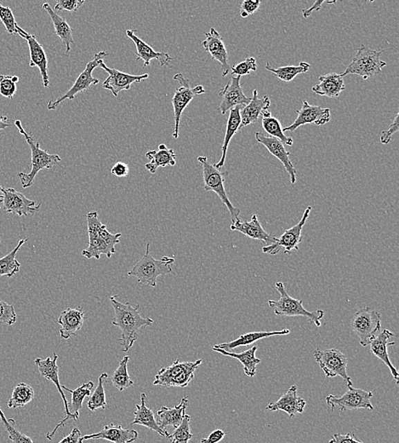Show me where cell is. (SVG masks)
Instances as JSON below:
<instances>
[{
	"mask_svg": "<svg viewBox=\"0 0 399 443\" xmlns=\"http://www.w3.org/2000/svg\"><path fill=\"white\" fill-rule=\"evenodd\" d=\"M319 83L312 88L314 93L330 98L340 97L346 86L342 73H330L319 77Z\"/></svg>",
	"mask_w": 399,
	"mask_h": 443,
	"instance_id": "cell-29",
	"label": "cell"
},
{
	"mask_svg": "<svg viewBox=\"0 0 399 443\" xmlns=\"http://www.w3.org/2000/svg\"><path fill=\"white\" fill-rule=\"evenodd\" d=\"M115 313L113 320V326L118 327L122 331V337L119 339L122 347V352H127L134 345L138 339V332L140 329L150 327L154 324V320L143 318L139 313V305H132L130 302H121L119 296L110 297Z\"/></svg>",
	"mask_w": 399,
	"mask_h": 443,
	"instance_id": "cell-1",
	"label": "cell"
},
{
	"mask_svg": "<svg viewBox=\"0 0 399 443\" xmlns=\"http://www.w3.org/2000/svg\"><path fill=\"white\" fill-rule=\"evenodd\" d=\"M311 212V206H308L299 223L289 230L284 231L279 238H277L276 242L272 245L262 247V252L270 255H276L282 250L286 254H290L293 250L298 251L299 244L301 243L302 239L303 228H304Z\"/></svg>",
	"mask_w": 399,
	"mask_h": 443,
	"instance_id": "cell-12",
	"label": "cell"
},
{
	"mask_svg": "<svg viewBox=\"0 0 399 443\" xmlns=\"http://www.w3.org/2000/svg\"><path fill=\"white\" fill-rule=\"evenodd\" d=\"M261 6L260 0L252 1V0H245L240 6V16L243 18L248 17L257 12Z\"/></svg>",
	"mask_w": 399,
	"mask_h": 443,
	"instance_id": "cell-52",
	"label": "cell"
},
{
	"mask_svg": "<svg viewBox=\"0 0 399 443\" xmlns=\"http://www.w3.org/2000/svg\"><path fill=\"white\" fill-rule=\"evenodd\" d=\"M240 79L241 77L232 76L226 87L221 89L218 94L221 98L219 109L223 116L235 107H245L250 102L251 98H247L243 93V89L240 86Z\"/></svg>",
	"mask_w": 399,
	"mask_h": 443,
	"instance_id": "cell-19",
	"label": "cell"
},
{
	"mask_svg": "<svg viewBox=\"0 0 399 443\" xmlns=\"http://www.w3.org/2000/svg\"><path fill=\"white\" fill-rule=\"evenodd\" d=\"M17 84L13 81V76L0 75V94L3 98H13L16 94Z\"/></svg>",
	"mask_w": 399,
	"mask_h": 443,
	"instance_id": "cell-50",
	"label": "cell"
},
{
	"mask_svg": "<svg viewBox=\"0 0 399 443\" xmlns=\"http://www.w3.org/2000/svg\"><path fill=\"white\" fill-rule=\"evenodd\" d=\"M243 108L242 106L235 107L234 109L230 110L227 123L226 134H225L224 142L223 147H221V151H223V155H221V160L218 161V163L215 165V168L218 170H221L223 168L225 161H226L227 153L228 150L229 143L234 138L236 133L240 130V125H241V116H240V111Z\"/></svg>",
	"mask_w": 399,
	"mask_h": 443,
	"instance_id": "cell-36",
	"label": "cell"
},
{
	"mask_svg": "<svg viewBox=\"0 0 399 443\" xmlns=\"http://www.w3.org/2000/svg\"><path fill=\"white\" fill-rule=\"evenodd\" d=\"M324 3V1H316L313 3V6L311 7V8L302 10L303 17H304L305 18H308L310 16H311L313 11H319Z\"/></svg>",
	"mask_w": 399,
	"mask_h": 443,
	"instance_id": "cell-58",
	"label": "cell"
},
{
	"mask_svg": "<svg viewBox=\"0 0 399 443\" xmlns=\"http://www.w3.org/2000/svg\"><path fill=\"white\" fill-rule=\"evenodd\" d=\"M226 433L221 430H216L207 438L201 439V443H218L224 438Z\"/></svg>",
	"mask_w": 399,
	"mask_h": 443,
	"instance_id": "cell-57",
	"label": "cell"
},
{
	"mask_svg": "<svg viewBox=\"0 0 399 443\" xmlns=\"http://www.w3.org/2000/svg\"><path fill=\"white\" fill-rule=\"evenodd\" d=\"M257 141L262 144V145L267 147L268 152L273 155V156L278 159V160L282 163L286 168L288 174L290 177V182L292 184L297 183V170L292 164L290 157L291 154L288 152L286 147L279 139L272 138V136H268L262 134L261 132H257L254 134Z\"/></svg>",
	"mask_w": 399,
	"mask_h": 443,
	"instance_id": "cell-20",
	"label": "cell"
},
{
	"mask_svg": "<svg viewBox=\"0 0 399 443\" xmlns=\"http://www.w3.org/2000/svg\"><path fill=\"white\" fill-rule=\"evenodd\" d=\"M395 337L393 332L389 330H383L380 334L376 335L371 342L369 343V350L382 361L384 364L389 368L391 375H393L397 385L399 383V374L397 368L394 367L389 358V347L396 345L395 342H389V339Z\"/></svg>",
	"mask_w": 399,
	"mask_h": 443,
	"instance_id": "cell-23",
	"label": "cell"
},
{
	"mask_svg": "<svg viewBox=\"0 0 399 443\" xmlns=\"http://www.w3.org/2000/svg\"><path fill=\"white\" fill-rule=\"evenodd\" d=\"M230 228L232 231L241 233V234L246 235L250 239L264 242L265 246H271L277 241V238L275 236L269 235L262 228L257 214H254L249 222L239 220L235 223H232Z\"/></svg>",
	"mask_w": 399,
	"mask_h": 443,
	"instance_id": "cell-26",
	"label": "cell"
},
{
	"mask_svg": "<svg viewBox=\"0 0 399 443\" xmlns=\"http://www.w3.org/2000/svg\"><path fill=\"white\" fill-rule=\"evenodd\" d=\"M290 330L287 329V328L280 331L248 332V334H242L236 341L221 343V345L214 347L229 352V350L238 348L240 346H249L262 338L272 337V336L288 335L290 334Z\"/></svg>",
	"mask_w": 399,
	"mask_h": 443,
	"instance_id": "cell-34",
	"label": "cell"
},
{
	"mask_svg": "<svg viewBox=\"0 0 399 443\" xmlns=\"http://www.w3.org/2000/svg\"><path fill=\"white\" fill-rule=\"evenodd\" d=\"M0 419L3 426L5 427V430L7 433L9 434V438L13 443H33L32 439L28 435L22 434L21 432L17 429L16 421L13 419H7L5 413L2 411L1 406H0Z\"/></svg>",
	"mask_w": 399,
	"mask_h": 443,
	"instance_id": "cell-45",
	"label": "cell"
},
{
	"mask_svg": "<svg viewBox=\"0 0 399 443\" xmlns=\"http://www.w3.org/2000/svg\"><path fill=\"white\" fill-rule=\"evenodd\" d=\"M328 443H364V442L356 440V439L354 438V435H351V434L342 435V434L338 433V434H335L333 435V438H332L331 440L328 442Z\"/></svg>",
	"mask_w": 399,
	"mask_h": 443,
	"instance_id": "cell-55",
	"label": "cell"
},
{
	"mask_svg": "<svg viewBox=\"0 0 399 443\" xmlns=\"http://www.w3.org/2000/svg\"><path fill=\"white\" fill-rule=\"evenodd\" d=\"M191 363H180L179 359H176L171 365L163 368L161 370L158 372L154 385L169 388L172 380L186 370Z\"/></svg>",
	"mask_w": 399,
	"mask_h": 443,
	"instance_id": "cell-37",
	"label": "cell"
},
{
	"mask_svg": "<svg viewBox=\"0 0 399 443\" xmlns=\"http://www.w3.org/2000/svg\"><path fill=\"white\" fill-rule=\"evenodd\" d=\"M12 125L9 123L8 117L0 116V132L6 130L7 128L11 127Z\"/></svg>",
	"mask_w": 399,
	"mask_h": 443,
	"instance_id": "cell-59",
	"label": "cell"
},
{
	"mask_svg": "<svg viewBox=\"0 0 399 443\" xmlns=\"http://www.w3.org/2000/svg\"><path fill=\"white\" fill-rule=\"evenodd\" d=\"M262 127L272 138L279 139L284 145L292 146L294 143L293 138L284 135L282 125L277 118L268 116L262 118Z\"/></svg>",
	"mask_w": 399,
	"mask_h": 443,
	"instance_id": "cell-42",
	"label": "cell"
},
{
	"mask_svg": "<svg viewBox=\"0 0 399 443\" xmlns=\"http://www.w3.org/2000/svg\"><path fill=\"white\" fill-rule=\"evenodd\" d=\"M231 69L232 76L241 77L249 75L251 72L257 71V64L256 58H246L245 61L240 62V64L237 65H234Z\"/></svg>",
	"mask_w": 399,
	"mask_h": 443,
	"instance_id": "cell-47",
	"label": "cell"
},
{
	"mask_svg": "<svg viewBox=\"0 0 399 443\" xmlns=\"http://www.w3.org/2000/svg\"><path fill=\"white\" fill-rule=\"evenodd\" d=\"M0 21L5 25L6 31L8 32L10 35H17L16 29L17 22L16 19H15L12 10H11L9 7L3 6L1 3H0Z\"/></svg>",
	"mask_w": 399,
	"mask_h": 443,
	"instance_id": "cell-48",
	"label": "cell"
},
{
	"mask_svg": "<svg viewBox=\"0 0 399 443\" xmlns=\"http://www.w3.org/2000/svg\"><path fill=\"white\" fill-rule=\"evenodd\" d=\"M2 199V187H1V184H0V201H1Z\"/></svg>",
	"mask_w": 399,
	"mask_h": 443,
	"instance_id": "cell-61",
	"label": "cell"
},
{
	"mask_svg": "<svg viewBox=\"0 0 399 443\" xmlns=\"http://www.w3.org/2000/svg\"><path fill=\"white\" fill-rule=\"evenodd\" d=\"M15 125L18 128L21 134L24 136L26 141L30 147L32 154V169L29 173L21 172L18 174L21 186L27 188L32 186L37 174L44 169H53L55 165L62 161L58 154L47 153L46 150L40 149L39 142H37L32 133L26 132L22 127L20 120H16Z\"/></svg>",
	"mask_w": 399,
	"mask_h": 443,
	"instance_id": "cell-3",
	"label": "cell"
},
{
	"mask_svg": "<svg viewBox=\"0 0 399 443\" xmlns=\"http://www.w3.org/2000/svg\"><path fill=\"white\" fill-rule=\"evenodd\" d=\"M191 416L185 415L182 424L175 429V432L169 434L168 440L171 443H188L193 437L190 428Z\"/></svg>",
	"mask_w": 399,
	"mask_h": 443,
	"instance_id": "cell-46",
	"label": "cell"
},
{
	"mask_svg": "<svg viewBox=\"0 0 399 443\" xmlns=\"http://www.w3.org/2000/svg\"><path fill=\"white\" fill-rule=\"evenodd\" d=\"M17 316L14 306L0 300V324L12 326L17 323Z\"/></svg>",
	"mask_w": 399,
	"mask_h": 443,
	"instance_id": "cell-49",
	"label": "cell"
},
{
	"mask_svg": "<svg viewBox=\"0 0 399 443\" xmlns=\"http://www.w3.org/2000/svg\"><path fill=\"white\" fill-rule=\"evenodd\" d=\"M384 51H376L365 46L358 48L357 55L347 66L346 71L342 73L343 77L347 75H356L368 80L369 78L378 75L382 72L387 62L380 60Z\"/></svg>",
	"mask_w": 399,
	"mask_h": 443,
	"instance_id": "cell-6",
	"label": "cell"
},
{
	"mask_svg": "<svg viewBox=\"0 0 399 443\" xmlns=\"http://www.w3.org/2000/svg\"><path fill=\"white\" fill-rule=\"evenodd\" d=\"M43 8L46 10L48 14H49L50 19L53 22L55 35L61 39L62 43L64 44L66 47V54H68L70 51H71V46L73 43L72 28L70 27V25L68 24V21H66L65 17L59 16L58 14L55 12L49 3H44Z\"/></svg>",
	"mask_w": 399,
	"mask_h": 443,
	"instance_id": "cell-33",
	"label": "cell"
},
{
	"mask_svg": "<svg viewBox=\"0 0 399 443\" xmlns=\"http://www.w3.org/2000/svg\"><path fill=\"white\" fill-rule=\"evenodd\" d=\"M35 398V390L28 383L21 382L14 387L12 395L8 401V407L11 409L24 408L30 404Z\"/></svg>",
	"mask_w": 399,
	"mask_h": 443,
	"instance_id": "cell-38",
	"label": "cell"
},
{
	"mask_svg": "<svg viewBox=\"0 0 399 443\" xmlns=\"http://www.w3.org/2000/svg\"><path fill=\"white\" fill-rule=\"evenodd\" d=\"M372 397L373 393L371 391L349 386V390L343 396L338 397L330 395L326 397V401L331 411H334L335 407L341 411L356 409H368L372 411L374 409L371 402Z\"/></svg>",
	"mask_w": 399,
	"mask_h": 443,
	"instance_id": "cell-13",
	"label": "cell"
},
{
	"mask_svg": "<svg viewBox=\"0 0 399 443\" xmlns=\"http://www.w3.org/2000/svg\"><path fill=\"white\" fill-rule=\"evenodd\" d=\"M205 39L202 42V46L214 60L220 62L221 65V75L226 77L229 70V57L227 47L225 46L223 38L215 28H212L209 33H205Z\"/></svg>",
	"mask_w": 399,
	"mask_h": 443,
	"instance_id": "cell-21",
	"label": "cell"
},
{
	"mask_svg": "<svg viewBox=\"0 0 399 443\" xmlns=\"http://www.w3.org/2000/svg\"><path fill=\"white\" fill-rule=\"evenodd\" d=\"M270 107H271V101L268 96H264L263 98H258V91L257 89L254 90L249 105L243 107L240 111V116H241L240 129L250 124L257 123L260 116L262 118L271 116Z\"/></svg>",
	"mask_w": 399,
	"mask_h": 443,
	"instance_id": "cell-22",
	"label": "cell"
},
{
	"mask_svg": "<svg viewBox=\"0 0 399 443\" xmlns=\"http://www.w3.org/2000/svg\"><path fill=\"white\" fill-rule=\"evenodd\" d=\"M16 29L17 35H19L21 38L27 40L29 53H30V64L29 66L31 68L37 66L39 69L40 75H41L43 80V86L46 88L50 86V77L48 75V59L46 51L41 44H40L38 40L36 39L35 35H30L28 32H26L24 29L18 26L17 24Z\"/></svg>",
	"mask_w": 399,
	"mask_h": 443,
	"instance_id": "cell-18",
	"label": "cell"
},
{
	"mask_svg": "<svg viewBox=\"0 0 399 443\" xmlns=\"http://www.w3.org/2000/svg\"><path fill=\"white\" fill-rule=\"evenodd\" d=\"M108 374L104 372L99 377L98 385L94 393L91 395V398L87 401L88 408L92 412H95L98 408L106 409L108 408L106 401V395L104 389V383L108 379Z\"/></svg>",
	"mask_w": 399,
	"mask_h": 443,
	"instance_id": "cell-44",
	"label": "cell"
},
{
	"mask_svg": "<svg viewBox=\"0 0 399 443\" xmlns=\"http://www.w3.org/2000/svg\"><path fill=\"white\" fill-rule=\"evenodd\" d=\"M27 241L28 239H20L17 246L9 254L0 258V276H7L8 278H11L19 272L21 264L17 261L16 256L21 247Z\"/></svg>",
	"mask_w": 399,
	"mask_h": 443,
	"instance_id": "cell-39",
	"label": "cell"
},
{
	"mask_svg": "<svg viewBox=\"0 0 399 443\" xmlns=\"http://www.w3.org/2000/svg\"><path fill=\"white\" fill-rule=\"evenodd\" d=\"M331 120V109L320 106L310 105L308 101H303L302 107L297 111V118L290 127L283 128V132H293L301 125L313 124L323 125Z\"/></svg>",
	"mask_w": 399,
	"mask_h": 443,
	"instance_id": "cell-16",
	"label": "cell"
},
{
	"mask_svg": "<svg viewBox=\"0 0 399 443\" xmlns=\"http://www.w3.org/2000/svg\"><path fill=\"white\" fill-rule=\"evenodd\" d=\"M111 173L117 177H125L130 173V168H129L127 163H124V162H116L112 169H111Z\"/></svg>",
	"mask_w": 399,
	"mask_h": 443,
	"instance_id": "cell-54",
	"label": "cell"
},
{
	"mask_svg": "<svg viewBox=\"0 0 399 443\" xmlns=\"http://www.w3.org/2000/svg\"><path fill=\"white\" fill-rule=\"evenodd\" d=\"M198 161L202 166L205 190L215 192L221 202L227 206L228 212L230 213L232 224L239 221L240 210L232 204L224 186L225 177L228 176V172L223 173L221 170L216 169L215 165L210 163L208 158L205 156H198Z\"/></svg>",
	"mask_w": 399,
	"mask_h": 443,
	"instance_id": "cell-5",
	"label": "cell"
},
{
	"mask_svg": "<svg viewBox=\"0 0 399 443\" xmlns=\"http://www.w3.org/2000/svg\"><path fill=\"white\" fill-rule=\"evenodd\" d=\"M380 327L382 316L378 311L369 307L358 310L351 320V327L360 338V345L364 347L368 346L378 335Z\"/></svg>",
	"mask_w": 399,
	"mask_h": 443,
	"instance_id": "cell-8",
	"label": "cell"
},
{
	"mask_svg": "<svg viewBox=\"0 0 399 443\" xmlns=\"http://www.w3.org/2000/svg\"><path fill=\"white\" fill-rule=\"evenodd\" d=\"M99 66L104 69L109 75L102 84L103 88L112 92L115 98L119 96L121 91L131 90L132 84L142 82V80L149 79V73L142 75H132L130 73L121 72L120 70L109 68L103 62Z\"/></svg>",
	"mask_w": 399,
	"mask_h": 443,
	"instance_id": "cell-17",
	"label": "cell"
},
{
	"mask_svg": "<svg viewBox=\"0 0 399 443\" xmlns=\"http://www.w3.org/2000/svg\"><path fill=\"white\" fill-rule=\"evenodd\" d=\"M276 290L280 293L279 300H268L270 308L273 309L277 316H303L306 317L309 323H313L316 327H321V320L324 318V311L322 309L308 311L303 306L302 300L294 298L288 294L284 283L279 282L275 283Z\"/></svg>",
	"mask_w": 399,
	"mask_h": 443,
	"instance_id": "cell-4",
	"label": "cell"
},
{
	"mask_svg": "<svg viewBox=\"0 0 399 443\" xmlns=\"http://www.w3.org/2000/svg\"><path fill=\"white\" fill-rule=\"evenodd\" d=\"M58 443H83L82 435L77 428H73L71 433Z\"/></svg>",
	"mask_w": 399,
	"mask_h": 443,
	"instance_id": "cell-56",
	"label": "cell"
},
{
	"mask_svg": "<svg viewBox=\"0 0 399 443\" xmlns=\"http://www.w3.org/2000/svg\"><path fill=\"white\" fill-rule=\"evenodd\" d=\"M86 320L82 307L68 308L61 313L57 323L61 325L60 335L64 339H69L83 327Z\"/></svg>",
	"mask_w": 399,
	"mask_h": 443,
	"instance_id": "cell-28",
	"label": "cell"
},
{
	"mask_svg": "<svg viewBox=\"0 0 399 443\" xmlns=\"http://www.w3.org/2000/svg\"><path fill=\"white\" fill-rule=\"evenodd\" d=\"M306 405L304 399L297 395V386H292L278 401L270 404L267 409L269 411L286 412L290 418H294L298 413L304 412Z\"/></svg>",
	"mask_w": 399,
	"mask_h": 443,
	"instance_id": "cell-25",
	"label": "cell"
},
{
	"mask_svg": "<svg viewBox=\"0 0 399 443\" xmlns=\"http://www.w3.org/2000/svg\"><path fill=\"white\" fill-rule=\"evenodd\" d=\"M136 410L134 412L135 419L131 423L133 424H138L147 428V429L156 431L161 437L168 438L169 432L163 431L157 423L156 419L151 409L147 408V395L145 393L140 394V404H136Z\"/></svg>",
	"mask_w": 399,
	"mask_h": 443,
	"instance_id": "cell-31",
	"label": "cell"
},
{
	"mask_svg": "<svg viewBox=\"0 0 399 443\" xmlns=\"http://www.w3.org/2000/svg\"><path fill=\"white\" fill-rule=\"evenodd\" d=\"M86 219L89 246L86 249L83 250V256L88 258V260L95 258V260H98L100 257H101V255L104 254L106 257L111 258V256H112L114 253L106 246V244L102 241L98 234L99 228L102 226V223L98 219V212L94 210V212L88 213Z\"/></svg>",
	"mask_w": 399,
	"mask_h": 443,
	"instance_id": "cell-14",
	"label": "cell"
},
{
	"mask_svg": "<svg viewBox=\"0 0 399 443\" xmlns=\"http://www.w3.org/2000/svg\"><path fill=\"white\" fill-rule=\"evenodd\" d=\"M108 55L109 53H106V51H100L99 53L95 54L93 59L88 62L84 71L77 77L75 83L70 88V90L55 100V101L51 100L47 106L48 109H57V107L64 102L65 100H71L72 101V100L75 98L77 94L87 91L92 84H98L100 82L99 80L95 79V78L92 75V73H93L95 69H97L98 66L102 64L103 59Z\"/></svg>",
	"mask_w": 399,
	"mask_h": 443,
	"instance_id": "cell-9",
	"label": "cell"
},
{
	"mask_svg": "<svg viewBox=\"0 0 399 443\" xmlns=\"http://www.w3.org/2000/svg\"><path fill=\"white\" fill-rule=\"evenodd\" d=\"M0 239H1V237H0Z\"/></svg>",
	"mask_w": 399,
	"mask_h": 443,
	"instance_id": "cell-62",
	"label": "cell"
},
{
	"mask_svg": "<svg viewBox=\"0 0 399 443\" xmlns=\"http://www.w3.org/2000/svg\"><path fill=\"white\" fill-rule=\"evenodd\" d=\"M310 69L311 66L306 62H301L298 66H284L277 69L272 68L268 64H266V69L284 82H290L297 75L308 72Z\"/></svg>",
	"mask_w": 399,
	"mask_h": 443,
	"instance_id": "cell-40",
	"label": "cell"
},
{
	"mask_svg": "<svg viewBox=\"0 0 399 443\" xmlns=\"http://www.w3.org/2000/svg\"><path fill=\"white\" fill-rule=\"evenodd\" d=\"M213 350L214 352L223 354V356L237 359L239 363L243 365L245 374L250 377V378L256 375L257 365L261 363V360L258 359L256 356L257 346L254 345L249 350H245V352L239 354L226 352V350L216 348V347H213Z\"/></svg>",
	"mask_w": 399,
	"mask_h": 443,
	"instance_id": "cell-35",
	"label": "cell"
},
{
	"mask_svg": "<svg viewBox=\"0 0 399 443\" xmlns=\"http://www.w3.org/2000/svg\"><path fill=\"white\" fill-rule=\"evenodd\" d=\"M13 81L15 83H17L19 82V77L16 76V75H13Z\"/></svg>",
	"mask_w": 399,
	"mask_h": 443,
	"instance_id": "cell-60",
	"label": "cell"
},
{
	"mask_svg": "<svg viewBox=\"0 0 399 443\" xmlns=\"http://www.w3.org/2000/svg\"><path fill=\"white\" fill-rule=\"evenodd\" d=\"M84 3V0H58L55 3V10H66L69 12H76Z\"/></svg>",
	"mask_w": 399,
	"mask_h": 443,
	"instance_id": "cell-51",
	"label": "cell"
},
{
	"mask_svg": "<svg viewBox=\"0 0 399 443\" xmlns=\"http://www.w3.org/2000/svg\"><path fill=\"white\" fill-rule=\"evenodd\" d=\"M188 406V397H183L179 405L174 408L162 407L157 412V423L163 431L171 426L176 429L183 422Z\"/></svg>",
	"mask_w": 399,
	"mask_h": 443,
	"instance_id": "cell-30",
	"label": "cell"
},
{
	"mask_svg": "<svg viewBox=\"0 0 399 443\" xmlns=\"http://www.w3.org/2000/svg\"><path fill=\"white\" fill-rule=\"evenodd\" d=\"M174 263V257H163L160 260H155L150 253V244L147 243L145 254L131 271L128 272V275L136 277L138 282L142 285L156 287L158 276L173 273L171 266Z\"/></svg>",
	"mask_w": 399,
	"mask_h": 443,
	"instance_id": "cell-2",
	"label": "cell"
},
{
	"mask_svg": "<svg viewBox=\"0 0 399 443\" xmlns=\"http://www.w3.org/2000/svg\"><path fill=\"white\" fill-rule=\"evenodd\" d=\"M313 356L327 378L340 376L346 382L347 386H353L352 379L347 374V358L345 354L337 349L315 350Z\"/></svg>",
	"mask_w": 399,
	"mask_h": 443,
	"instance_id": "cell-11",
	"label": "cell"
},
{
	"mask_svg": "<svg viewBox=\"0 0 399 443\" xmlns=\"http://www.w3.org/2000/svg\"><path fill=\"white\" fill-rule=\"evenodd\" d=\"M398 116L399 113L395 116L393 123L391 124L389 128L386 131H383L382 134H380V141L382 144H389L391 142V138H393V135L399 131Z\"/></svg>",
	"mask_w": 399,
	"mask_h": 443,
	"instance_id": "cell-53",
	"label": "cell"
},
{
	"mask_svg": "<svg viewBox=\"0 0 399 443\" xmlns=\"http://www.w3.org/2000/svg\"><path fill=\"white\" fill-rule=\"evenodd\" d=\"M3 209L6 213L17 214L19 217L28 216L39 212L41 204L36 205L35 201L28 199L15 188H2Z\"/></svg>",
	"mask_w": 399,
	"mask_h": 443,
	"instance_id": "cell-15",
	"label": "cell"
},
{
	"mask_svg": "<svg viewBox=\"0 0 399 443\" xmlns=\"http://www.w3.org/2000/svg\"><path fill=\"white\" fill-rule=\"evenodd\" d=\"M129 361H130V356H125L123 359L121 360L119 367H118L115 372H113L112 379H111L113 386L120 391L127 390L128 388L134 385V382H133L128 372Z\"/></svg>",
	"mask_w": 399,
	"mask_h": 443,
	"instance_id": "cell-41",
	"label": "cell"
},
{
	"mask_svg": "<svg viewBox=\"0 0 399 443\" xmlns=\"http://www.w3.org/2000/svg\"><path fill=\"white\" fill-rule=\"evenodd\" d=\"M138 432L135 430L124 429L121 426L113 424H106L104 429L98 433L86 435L82 437L84 440L90 439H103L113 443H132L138 440Z\"/></svg>",
	"mask_w": 399,
	"mask_h": 443,
	"instance_id": "cell-27",
	"label": "cell"
},
{
	"mask_svg": "<svg viewBox=\"0 0 399 443\" xmlns=\"http://www.w3.org/2000/svg\"><path fill=\"white\" fill-rule=\"evenodd\" d=\"M57 359L58 356L57 353L54 352L53 358H50L49 356L44 360L41 359V358H36L35 361L37 367L39 368L40 375L48 380H50V381L53 382L54 385L57 386L59 393H60L62 400H64L65 406L66 417L59 422L57 426L55 427L53 432L47 433L46 437L48 440H53L55 432L58 431L59 428L65 426L66 421L69 419L77 420L80 419V415L70 412L68 401L66 400L64 390L62 389L60 379H59V368L57 363Z\"/></svg>",
	"mask_w": 399,
	"mask_h": 443,
	"instance_id": "cell-10",
	"label": "cell"
},
{
	"mask_svg": "<svg viewBox=\"0 0 399 443\" xmlns=\"http://www.w3.org/2000/svg\"><path fill=\"white\" fill-rule=\"evenodd\" d=\"M94 383L92 381L84 383L82 386L73 390L68 389L65 386H62V389H64L72 394L71 408L73 413L80 415V411L83 408V402L84 398L91 397V390L93 389Z\"/></svg>",
	"mask_w": 399,
	"mask_h": 443,
	"instance_id": "cell-43",
	"label": "cell"
},
{
	"mask_svg": "<svg viewBox=\"0 0 399 443\" xmlns=\"http://www.w3.org/2000/svg\"><path fill=\"white\" fill-rule=\"evenodd\" d=\"M136 30L133 29H128L127 30V35L131 39V42H134L136 48V61L142 60V68L145 69L146 66H149L151 60L156 59L160 62V66H168L171 64L172 58L171 55L166 53H157L155 51L149 44L143 42L142 39H140L138 35H136Z\"/></svg>",
	"mask_w": 399,
	"mask_h": 443,
	"instance_id": "cell-24",
	"label": "cell"
},
{
	"mask_svg": "<svg viewBox=\"0 0 399 443\" xmlns=\"http://www.w3.org/2000/svg\"><path fill=\"white\" fill-rule=\"evenodd\" d=\"M146 156L150 162L145 165V168L151 174H154L158 168L175 166L176 164V154L164 143L158 146V150L149 151Z\"/></svg>",
	"mask_w": 399,
	"mask_h": 443,
	"instance_id": "cell-32",
	"label": "cell"
},
{
	"mask_svg": "<svg viewBox=\"0 0 399 443\" xmlns=\"http://www.w3.org/2000/svg\"><path fill=\"white\" fill-rule=\"evenodd\" d=\"M174 80L177 81L180 84V87L176 89L171 99L174 116H175L174 117L175 118V130L172 133V136L174 138L177 139L179 138L180 118H182L183 111L186 109L195 97L205 94L206 91L203 86L192 88L189 80L185 78L182 73H176L174 76Z\"/></svg>",
	"mask_w": 399,
	"mask_h": 443,
	"instance_id": "cell-7",
	"label": "cell"
}]
</instances>
